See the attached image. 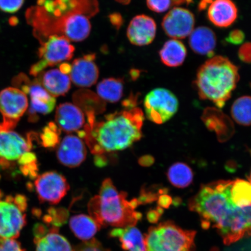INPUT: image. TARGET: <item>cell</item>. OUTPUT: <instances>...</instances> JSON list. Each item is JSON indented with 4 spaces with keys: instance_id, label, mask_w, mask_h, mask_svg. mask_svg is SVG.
<instances>
[{
    "instance_id": "obj_46",
    "label": "cell",
    "mask_w": 251,
    "mask_h": 251,
    "mask_svg": "<svg viewBox=\"0 0 251 251\" xmlns=\"http://www.w3.org/2000/svg\"><path fill=\"white\" fill-rule=\"evenodd\" d=\"M19 23L18 18L16 17H11L9 18V24L12 26H15Z\"/></svg>"
},
{
    "instance_id": "obj_19",
    "label": "cell",
    "mask_w": 251,
    "mask_h": 251,
    "mask_svg": "<svg viewBox=\"0 0 251 251\" xmlns=\"http://www.w3.org/2000/svg\"><path fill=\"white\" fill-rule=\"evenodd\" d=\"M207 15L215 26L227 27L236 20L238 9L231 0H214L209 5Z\"/></svg>"
},
{
    "instance_id": "obj_23",
    "label": "cell",
    "mask_w": 251,
    "mask_h": 251,
    "mask_svg": "<svg viewBox=\"0 0 251 251\" xmlns=\"http://www.w3.org/2000/svg\"><path fill=\"white\" fill-rule=\"evenodd\" d=\"M34 241L36 251H74L67 238L59 233L58 227L50 228L45 235Z\"/></svg>"
},
{
    "instance_id": "obj_14",
    "label": "cell",
    "mask_w": 251,
    "mask_h": 251,
    "mask_svg": "<svg viewBox=\"0 0 251 251\" xmlns=\"http://www.w3.org/2000/svg\"><path fill=\"white\" fill-rule=\"evenodd\" d=\"M95 54H89L75 59L71 64L70 78L77 87L87 88L97 83L99 70L94 60Z\"/></svg>"
},
{
    "instance_id": "obj_15",
    "label": "cell",
    "mask_w": 251,
    "mask_h": 251,
    "mask_svg": "<svg viewBox=\"0 0 251 251\" xmlns=\"http://www.w3.org/2000/svg\"><path fill=\"white\" fill-rule=\"evenodd\" d=\"M86 155V148L83 141L73 135H68L64 138L56 152L59 162L71 168H76L82 164Z\"/></svg>"
},
{
    "instance_id": "obj_38",
    "label": "cell",
    "mask_w": 251,
    "mask_h": 251,
    "mask_svg": "<svg viewBox=\"0 0 251 251\" xmlns=\"http://www.w3.org/2000/svg\"><path fill=\"white\" fill-rule=\"evenodd\" d=\"M49 230L47 228L46 226L42 224H37L34 226L33 228V233L34 239L39 238L45 235L48 233Z\"/></svg>"
},
{
    "instance_id": "obj_36",
    "label": "cell",
    "mask_w": 251,
    "mask_h": 251,
    "mask_svg": "<svg viewBox=\"0 0 251 251\" xmlns=\"http://www.w3.org/2000/svg\"><path fill=\"white\" fill-rule=\"evenodd\" d=\"M238 56L241 61L251 64V43H245L239 49Z\"/></svg>"
},
{
    "instance_id": "obj_17",
    "label": "cell",
    "mask_w": 251,
    "mask_h": 251,
    "mask_svg": "<svg viewBox=\"0 0 251 251\" xmlns=\"http://www.w3.org/2000/svg\"><path fill=\"white\" fill-rule=\"evenodd\" d=\"M26 94H29L30 97L29 114L33 121L37 120V114H49L54 109L56 103L55 97L50 95L36 78L31 81Z\"/></svg>"
},
{
    "instance_id": "obj_26",
    "label": "cell",
    "mask_w": 251,
    "mask_h": 251,
    "mask_svg": "<svg viewBox=\"0 0 251 251\" xmlns=\"http://www.w3.org/2000/svg\"><path fill=\"white\" fill-rule=\"evenodd\" d=\"M124 84L122 78H105L97 85V94L105 101L111 103L118 102L123 96Z\"/></svg>"
},
{
    "instance_id": "obj_11",
    "label": "cell",
    "mask_w": 251,
    "mask_h": 251,
    "mask_svg": "<svg viewBox=\"0 0 251 251\" xmlns=\"http://www.w3.org/2000/svg\"><path fill=\"white\" fill-rule=\"evenodd\" d=\"M34 185L40 201L52 205L60 202L70 190V185L64 176L56 172L38 176Z\"/></svg>"
},
{
    "instance_id": "obj_28",
    "label": "cell",
    "mask_w": 251,
    "mask_h": 251,
    "mask_svg": "<svg viewBox=\"0 0 251 251\" xmlns=\"http://www.w3.org/2000/svg\"><path fill=\"white\" fill-rule=\"evenodd\" d=\"M231 113L237 124L248 126L251 125V97L243 96L235 100Z\"/></svg>"
},
{
    "instance_id": "obj_34",
    "label": "cell",
    "mask_w": 251,
    "mask_h": 251,
    "mask_svg": "<svg viewBox=\"0 0 251 251\" xmlns=\"http://www.w3.org/2000/svg\"><path fill=\"white\" fill-rule=\"evenodd\" d=\"M172 0H147V5L151 10L162 13L170 8Z\"/></svg>"
},
{
    "instance_id": "obj_24",
    "label": "cell",
    "mask_w": 251,
    "mask_h": 251,
    "mask_svg": "<svg viewBox=\"0 0 251 251\" xmlns=\"http://www.w3.org/2000/svg\"><path fill=\"white\" fill-rule=\"evenodd\" d=\"M186 55V47L177 39L168 40L159 51L163 64L170 67H177L183 64Z\"/></svg>"
},
{
    "instance_id": "obj_16",
    "label": "cell",
    "mask_w": 251,
    "mask_h": 251,
    "mask_svg": "<svg viewBox=\"0 0 251 251\" xmlns=\"http://www.w3.org/2000/svg\"><path fill=\"white\" fill-rule=\"evenodd\" d=\"M156 31L155 22L146 15L134 17L128 25L127 36L132 45L144 46L150 45L154 40Z\"/></svg>"
},
{
    "instance_id": "obj_7",
    "label": "cell",
    "mask_w": 251,
    "mask_h": 251,
    "mask_svg": "<svg viewBox=\"0 0 251 251\" xmlns=\"http://www.w3.org/2000/svg\"><path fill=\"white\" fill-rule=\"evenodd\" d=\"M26 198L7 196L0 200V239H17L26 224Z\"/></svg>"
},
{
    "instance_id": "obj_44",
    "label": "cell",
    "mask_w": 251,
    "mask_h": 251,
    "mask_svg": "<svg viewBox=\"0 0 251 251\" xmlns=\"http://www.w3.org/2000/svg\"><path fill=\"white\" fill-rule=\"evenodd\" d=\"M122 17L119 14H112L110 16V21L115 26H120L122 24Z\"/></svg>"
},
{
    "instance_id": "obj_18",
    "label": "cell",
    "mask_w": 251,
    "mask_h": 251,
    "mask_svg": "<svg viewBox=\"0 0 251 251\" xmlns=\"http://www.w3.org/2000/svg\"><path fill=\"white\" fill-rule=\"evenodd\" d=\"M55 121L62 130L69 133L79 131L85 118L82 110L77 105L65 102L56 108Z\"/></svg>"
},
{
    "instance_id": "obj_41",
    "label": "cell",
    "mask_w": 251,
    "mask_h": 251,
    "mask_svg": "<svg viewBox=\"0 0 251 251\" xmlns=\"http://www.w3.org/2000/svg\"><path fill=\"white\" fill-rule=\"evenodd\" d=\"M155 160L153 156L144 155L139 159V164L143 167H149L154 163Z\"/></svg>"
},
{
    "instance_id": "obj_37",
    "label": "cell",
    "mask_w": 251,
    "mask_h": 251,
    "mask_svg": "<svg viewBox=\"0 0 251 251\" xmlns=\"http://www.w3.org/2000/svg\"><path fill=\"white\" fill-rule=\"evenodd\" d=\"M245 34L242 31L234 30L231 31L227 37V42L233 45H240L244 42Z\"/></svg>"
},
{
    "instance_id": "obj_43",
    "label": "cell",
    "mask_w": 251,
    "mask_h": 251,
    "mask_svg": "<svg viewBox=\"0 0 251 251\" xmlns=\"http://www.w3.org/2000/svg\"><path fill=\"white\" fill-rule=\"evenodd\" d=\"M137 99L135 97H129L126 100H125L122 102V105L127 109H131L136 107Z\"/></svg>"
},
{
    "instance_id": "obj_5",
    "label": "cell",
    "mask_w": 251,
    "mask_h": 251,
    "mask_svg": "<svg viewBox=\"0 0 251 251\" xmlns=\"http://www.w3.org/2000/svg\"><path fill=\"white\" fill-rule=\"evenodd\" d=\"M126 193H119L110 178H106L100 188V195L90 201L88 211L101 227L117 228L135 226L142 215L134 211L126 200Z\"/></svg>"
},
{
    "instance_id": "obj_8",
    "label": "cell",
    "mask_w": 251,
    "mask_h": 251,
    "mask_svg": "<svg viewBox=\"0 0 251 251\" xmlns=\"http://www.w3.org/2000/svg\"><path fill=\"white\" fill-rule=\"evenodd\" d=\"M64 36H50L40 43L38 50L40 61L31 66L29 74L37 77L47 68L69 61L73 57L75 47Z\"/></svg>"
},
{
    "instance_id": "obj_48",
    "label": "cell",
    "mask_w": 251,
    "mask_h": 251,
    "mask_svg": "<svg viewBox=\"0 0 251 251\" xmlns=\"http://www.w3.org/2000/svg\"><path fill=\"white\" fill-rule=\"evenodd\" d=\"M1 197H2V194H1V191H0V200H1Z\"/></svg>"
},
{
    "instance_id": "obj_2",
    "label": "cell",
    "mask_w": 251,
    "mask_h": 251,
    "mask_svg": "<svg viewBox=\"0 0 251 251\" xmlns=\"http://www.w3.org/2000/svg\"><path fill=\"white\" fill-rule=\"evenodd\" d=\"M37 3L27 9L26 18L40 43L54 35L82 42L90 35V19L99 11L98 0H37Z\"/></svg>"
},
{
    "instance_id": "obj_45",
    "label": "cell",
    "mask_w": 251,
    "mask_h": 251,
    "mask_svg": "<svg viewBox=\"0 0 251 251\" xmlns=\"http://www.w3.org/2000/svg\"><path fill=\"white\" fill-rule=\"evenodd\" d=\"M59 71L65 75H70L71 71V65L67 62H63L59 65Z\"/></svg>"
},
{
    "instance_id": "obj_39",
    "label": "cell",
    "mask_w": 251,
    "mask_h": 251,
    "mask_svg": "<svg viewBox=\"0 0 251 251\" xmlns=\"http://www.w3.org/2000/svg\"><path fill=\"white\" fill-rule=\"evenodd\" d=\"M158 206L163 209H168L172 205V197L166 195V194H162L158 199Z\"/></svg>"
},
{
    "instance_id": "obj_47",
    "label": "cell",
    "mask_w": 251,
    "mask_h": 251,
    "mask_svg": "<svg viewBox=\"0 0 251 251\" xmlns=\"http://www.w3.org/2000/svg\"><path fill=\"white\" fill-rule=\"evenodd\" d=\"M117 1L121 3H124V4H127V3L129 2L130 0H117Z\"/></svg>"
},
{
    "instance_id": "obj_30",
    "label": "cell",
    "mask_w": 251,
    "mask_h": 251,
    "mask_svg": "<svg viewBox=\"0 0 251 251\" xmlns=\"http://www.w3.org/2000/svg\"><path fill=\"white\" fill-rule=\"evenodd\" d=\"M61 130L54 122H50L48 126L43 128L41 134L42 144L46 148H54L60 141Z\"/></svg>"
},
{
    "instance_id": "obj_27",
    "label": "cell",
    "mask_w": 251,
    "mask_h": 251,
    "mask_svg": "<svg viewBox=\"0 0 251 251\" xmlns=\"http://www.w3.org/2000/svg\"><path fill=\"white\" fill-rule=\"evenodd\" d=\"M193 177L192 169L184 163H175L168 169V180L175 187L184 188L189 186Z\"/></svg>"
},
{
    "instance_id": "obj_29",
    "label": "cell",
    "mask_w": 251,
    "mask_h": 251,
    "mask_svg": "<svg viewBox=\"0 0 251 251\" xmlns=\"http://www.w3.org/2000/svg\"><path fill=\"white\" fill-rule=\"evenodd\" d=\"M232 200L239 207L251 205V183L243 179L233 180L231 187Z\"/></svg>"
},
{
    "instance_id": "obj_20",
    "label": "cell",
    "mask_w": 251,
    "mask_h": 251,
    "mask_svg": "<svg viewBox=\"0 0 251 251\" xmlns=\"http://www.w3.org/2000/svg\"><path fill=\"white\" fill-rule=\"evenodd\" d=\"M37 77L41 86L54 97L65 96L71 87L70 76L58 69L43 71Z\"/></svg>"
},
{
    "instance_id": "obj_6",
    "label": "cell",
    "mask_w": 251,
    "mask_h": 251,
    "mask_svg": "<svg viewBox=\"0 0 251 251\" xmlns=\"http://www.w3.org/2000/svg\"><path fill=\"white\" fill-rule=\"evenodd\" d=\"M196 231L184 230L171 221L151 227L145 235L147 251H195Z\"/></svg>"
},
{
    "instance_id": "obj_35",
    "label": "cell",
    "mask_w": 251,
    "mask_h": 251,
    "mask_svg": "<svg viewBox=\"0 0 251 251\" xmlns=\"http://www.w3.org/2000/svg\"><path fill=\"white\" fill-rule=\"evenodd\" d=\"M0 251H25L15 239H0Z\"/></svg>"
},
{
    "instance_id": "obj_40",
    "label": "cell",
    "mask_w": 251,
    "mask_h": 251,
    "mask_svg": "<svg viewBox=\"0 0 251 251\" xmlns=\"http://www.w3.org/2000/svg\"><path fill=\"white\" fill-rule=\"evenodd\" d=\"M161 215L157 211V209H150L147 212V219L151 224H157L158 222Z\"/></svg>"
},
{
    "instance_id": "obj_21",
    "label": "cell",
    "mask_w": 251,
    "mask_h": 251,
    "mask_svg": "<svg viewBox=\"0 0 251 251\" xmlns=\"http://www.w3.org/2000/svg\"><path fill=\"white\" fill-rule=\"evenodd\" d=\"M189 45L197 54L211 56L216 45L215 33L208 27H197L190 34Z\"/></svg>"
},
{
    "instance_id": "obj_9",
    "label": "cell",
    "mask_w": 251,
    "mask_h": 251,
    "mask_svg": "<svg viewBox=\"0 0 251 251\" xmlns=\"http://www.w3.org/2000/svg\"><path fill=\"white\" fill-rule=\"evenodd\" d=\"M144 107L149 120L156 124H163L177 112L178 101L170 90L157 88L147 94L144 99Z\"/></svg>"
},
{
    "instance_id": "obj_42",
    "label": "cell",
    "mask_w": 251,
    "mask_h": 251,
    "mask_svg": "<svg viewBox=\"0 0 251 251\" xmlns=\"http://www.w3.org/2000/svg\"><path fill=\"white\" fill-rule=\"evenodd\" d=\"M94 164L98 168H103L107 165V158L104 155H96L94 159Z\"/></svg>"
},
{
    "instance_id": "obj_1",
    "label": "cell",
    "mask_w": 251,
    "mask_h": 251,
    "mask_svg": "<svg viewBox=\"0 0 251 251\" xmlns=\"http://www.w3.org/2000/svg\"><path fill=\"white\" fill-rule=\"evenodd\" d=\"M233 180H219L203 185L188 202L190 211L200 216L203 228L217 230L229 246L251 235V205L239 207L231 196Z\"/></svg>"
},
{
    "instance_id": "obj_10",
    "label": "cell",
    "mask_w": 251,
    "mask_h": 251,
    "mask_svg": "<svg viewBox=\"0 0 251 251\" xmlns=\"http://www.w3.org/2000/svg\"><path fill=\"white\" fill-rule=\"evenodd\" d=\"M29 107L26 94L15 87H8L0 92V113L1 127L14 129Z\"/></svg>"
},
{
    "instance_id": "obj_32",
    "label": "cell",
    "mask_w": 251,
    "mask_h": 251,
    "mask_svg": "<svg viewBox=\"0 0 251 251\" xmlns=\"http://www.w3.org/2000/svg\"><path fill=\"white\" fill-rule=\"evenodd\" d=\"M74 251H111L103 247L101 243L95 238L78 245Z\"/></svg>"
},
{
    "instance_id": "obj_25",
    "label": "cell",
    "mask_w": 251,
    "mask_h": 251,
    "mask_svg": "<svg viewBox=\"0 0 251 251\" xmlns=\"http://www.w3.org/2000/svg\"><path fill=\"white\" fill-rule=\"evenodd\" d=\"M70 226L75 236L85 241L92 240L101 228L91 216L83 214L72 216Z\"/></svg>"
},
{
    "instance_id": "obj_49",
    "label": "cell",
    "mask_w": 251,
    "mask_h": 251,
    "mask_svg": "<svg viewBox=\"0 0 251 251\" xmlns=\"http://www.w3.org/2000/svg\"><path fill=\"white\" fill-rule=\"evenodd\" d=\"M250 183H251V175H250Z\"/></svg>"
},
{
    "instance_id": "obj_12",
    "label": "cell",
    "mask_w": 251,
    "mask_h": 251,
    "mask_svg": "<svg viewBox=\"0 0 251 251\" xmlns=\"http://www.w3.org/2000/svg\"><path fill=\"white\" fill-rule=\"evenodd\" d=\"M32 147L30 139H26L13 129L0 126V164L9 166L10 163L19 161Z\"/></svg>"
},
{
    "instance_id": "obj_13",
    "label": "cell",
    "mask_w": 251,
    "mask_h": 251,
    "mask_svg": "<svg viewBox=\"0 0 251 251\" xmlns=\"http://www.w3.org/2000/svg\"><path fill=\"white\" fill-rule=\"evenodd\" d=\"M195 18L188 9L175 7L163 19L162 26L165 33L174 39H183L194 30Z\"/></svg>"
},
{
    "instance_id": "obj_3",
    "label": "cell",
    "mask_w": 251,
    "mask_h": 251,
    "mask_svg": "<svg viewBox=\"0 0 251 251\" xmlns=\"http://www.w3.org/2000/svg\"><path fill=\"white\" fill-rule=\"evenodd\" d=\"M144 121L143 112L139 108L115 112L92 126L87 125L84 139L96 155L124 150L142 137Z\"/></svg>"
},
{
    "instance_id": "obj_33",
    "label": "cell",
    "mask_w": 251,
    "mask_h": 251,
    "mask_svg": "<svg viewBox=\"0 0 251 251\" xmlns=\"http://www.w3.org/2000/svg\"><path fill=\"white\" fill-rule=\"evenodd\" d=\"M25 0H0V10L13 14L23 7Z\"/></svg>"
},
{
    "instance_id": "obj_31",
    "label": "cell",
    "mask_w": 251,
    "mask_h": 251,
    "mask_svg": "<svg viewBox=\"0 0 251 251\" xmlns=\"http://www.w3.org/2000/svg\"><path fill=\"white\" fill-rule=\"evenodd\" d=\"M68 216L69 212L65 208H50L48 214L44 216L43 221L53 227H59L67 222Z\"/></svg>"
},
{
    "instance_id": "obj_4",
    "label": "cell",
    "mask_w": 251,
    "mask_h": 251,
    "mask_svg": "<svg viewBox=\"0 0 251 251\" xmlns=\"http://www.w3.org/2000/svg\"><path fill=\"white\" fill-rule=\"evenodd\" d=\"M239 79L236 66L224 56H216L200 68L195 84L201 99L209 100L222 108L230 98Z\"/></svg>"
},
{
    "instance_id": "obj_22",
    "label": "cell",
    "mask_w": 251,
    "mask_h": 251,
    "mask_svg": "<svg viewBox=\"0 0 251 251\" xmlns=\"http://www.w3.org/2000/svg\"><path fill=\"white\" fill-rule=\"evenodd\" d=\"M109 235L118 238L125 251H147L145 237L135 226L114 228L110 231Z\"/></svg>"
}]
</instances>
